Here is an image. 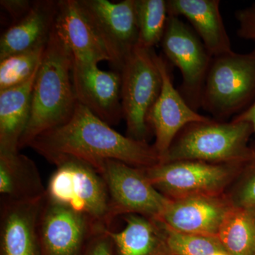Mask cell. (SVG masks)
I'll return each mask as SVG.
<instances>
[{"label": "cell", "instance_id": "obj_1", "mask_svg": "<svg viewBox=\"0 0 255 255\" xmlns=\"http://www.w3.org/2000/svg\"><path fill=\"white\" fill-rule=\"evenodd\" d=\"M28 147L49 162L56 157H73L98 171L110 159L142 169L161 162L153 145L122 135L79 103L67 123L43 132Z\"/></svg>", "mask_w": 255, "mask_h": 255}, {"label": "cell", "instance_id": "obj_2", "mask_svg": "<svg viewBox=\"0 0 255 255\" xmlns=\"http://www.w3.org/2000/svg\"><path fill=\"white\" fill-rule=\"evenodd\" d=\"M74 56L55 28L50 35L31 96L30 120L18 149L28 147L43 132L60 127L73 117L78 105L72 82Z\"/></svg>", "mask_w": 255, "mask_h": 255}, {"label": "cell", "instance_id": "obj_3", "mask_svg": "<svg viewBox=\"0 0 255 255\" xmlns=\"http://www.w3.org/2000/svg\"><path fill=\"white\" fill-rule=\"evenodd\" d=\"M253 126L244 122H206L185 126L174 139L162 162L197 160L213 164H244L251 157Z\"/></svg>", "mask_w": 255, "mask_h": 255}, {"label": "cell", "instance_id": "obj_4", "mask_svg": "<svg viewBox=\"0 0 255 255\" xmlns=\"http://www.w3.org/2000/svg\"><path fill=\"white\" fill-rule=\"evenodd\" d=\"M255 103V42L251 51L214 57L201 96V109L228 122Z\"/></svg>", "mask_w": 255, "mask_h": 255}, {"label": "cell", "instance_id": "obj_5", "mask_svg": "<svg viewBox=\"0 0 255 255\" xmlns=\"http://www.w3.org/2000/svg\"><path fill=\"white\" fill-rule=\"evenodd\" d=\"M50 163L56 168L48 179L46 197L86 216L98 226L112 229L110 196L100 172L73 157H56Z\"/></svg>", "mask_w": 255, "mask_h": 255}, {"label": "cell", "instance_id": "obj_6", "mask_svg": "<svg viewBox=\"0 0 255 255\" xmlns=\"http://www.w3.org/2000/svg\"><path fill=\"white\" fill-rule=\"evenodd\" d=\"M153 49L137 45L128 55L120 74L123 118L127 135L148 142L151 130L147 116L162 89V76Z\"/></svg>", "mask_w": 255, "mask_h": 255}, {"label": "cell", "instance_id": "obj_7", "mask_svg": "<svg viewBox=\"0 0 255 255\" xmlns=\"http://www.w3.org/2000/svg\"><path fill=\"white\" fill-rule=\"evenodd\" d=\"M244 164L181 160L162 162L145 171L157 190L172 200L189 196L226 194Z\"/></svg>", "mask_w": 255, "mask_h": 255}, {"label": "cell", "instance_id": "obj_8", "mask_svg": "<svg viewBox=\"0 0 255 255\" xmlns=\"http://www.w3.org/2000/svg\"><path fill=\"white\" fill-rule=\"evenodd\" d=\"M110 196V219L137 214L159 219L169 199L151 183L145 169L132 167L120 161L110 159L100 169Z\"/></svg>", "mask_w": 255, "mask_h": 255}, {"label": "cell", "instance_id": "obj_9", "mask_svg": "<svg viewBox=\"0 0 255 255\" xmlns=\"http://www.w3.org/2000/svg\"><path fill=\"white\" fill-rule=\"evenodd\" d=\"M160 43L167 60L182 74L178 91L198 112L213 57L195 32L178 16L169 15Z\"/></svg>", "mask_w": 255, "mask_h": 255}, {"label": "cell", "instance_id": "obj_10", "mask_svg": "<svg viewBox=\"0 0 255 255\" xmlns=\"http://www.w3.org/2000/svg\"><path fill=\"white\" fill-rule=\"evenodd\" d=\"M78 4L110 56V63L120 72L138 43L135 0H78Z\"/></svg>", "mask_w": 255, "mask_h": 255}, {"label": "cell", "instance_id": "obj_11", "mask_svg": "<svg viewBox=\"0 0 255 255\" xmlns=\"http://www.w3.org/2000/svg\"><path fill=\"white\" fill-rule=\"evenodd\" d=\"M100 228H106L45 196L38 219L40 255H84Z\"/></svg>", "mask_w": 255, "mask_h": 255}, {"label": "cell", "instance_id": "obj_12", "mask_svg": "<svg viewBox=\"0 0 255 255\" xmlns=\"http://www.w3.org/2000/svg\"><path fill=\"white\" fill-rule=\"evenodd\" d=\"M155 58L162 85L158 98L147 116V124L155 135L153 146L162 160L183 128L192 122H206L211 118L193 110L174 87L167 59L156 53Z\"/></svg>", "mask_w": 255, "mask_h": 255}, {"label": "cell", "instance_id": "obj_13", "mask_svg": "<svg viewBox=\"0 0 255 255\" xmlns=\"http://www.w3.org/2000/svg\"><path fill=\"white\" fill-rule=\"evenodd\" d=\"M71 75L78 103L111 127L119 124L124 119L120 72L105 71L98 64L74 59Z\"/></svg>", "mask_w": 255, "mask_h": 255}, {"label": "cell", "instance_id": "obj_14", "mask_svg": "<svg viewBox=\"0 0 255 255\" xmlns=\"http://www.w3.org/2000/svg\"><path fill=\"white\" fill-rule=\"evenodd\" d=\"M233 208L226 194L189 196L169 199L159 219L174 231L218 237Z\"/></svg>", "mask_w": 255, "mask_h": 255}, {"label": "cell", "instance_id": "obj_15", "mask_svg": "<svg viewBox=\"0 0 255 255\" xmlns=\"http://www.w3.org/2000/svg\"><path fill=\"white\" fill-rule=\"evenodd\" d=\"M43 199L14 201L1 198L0 255H40L38 219Z\"/></svg>", "mask_w": 255, "mask_h": 255}, {"label": "cell", "instance_id": "obj_16", "mask_svg": "<svg viewBox=\"0 0 255 255\" xmlns=\"http://www.w3.org/2000/svg\"><path fill=\"white\" fill-rule=\"evenodd\" d=\"M58 1H33L28 14L12 23L1 35L0 60L16 53L46 47L55 27Z\"/></svg>", "mask_w": 255, "mask_h": 255}, {"label": "cell", "instance_id": "obj_17", "mask_svg": "<svg viewBox=\"0 0 255 255\" xmlns=\"http://www.w3.org/2000/svg\"><path fill=\"white\" fill-rule=\"evenodd\" d=\"M167 5L168 15L187 18L213 58L233 51L221 15V1L167 0Z\"/></svg>", "mask_w": 255, "mask_h": 255}, {"label": "cell", "instance_id": "obj_18", "mask_svg": "<svg viewBox=\"0 0 255 255\" xmlns=\"http://www.w3.org/2000/svg\"><path fill=\"white\" fill-rule=\"evenodd\" d=\"M55 31L73 53L74 59L99 64L110 63V56L78 0H60Z\"/></svg>", "mask_w": 255, "mask_h": 255}, {"label": "cell", "instance_id": "obj_19", "mask_svg": "<svg viewBox=\"0 0 255 255\" xmlns=\"http://www.w3.org/2000/svg\"><path fill=\"white\" fill-rule=\"evenodd\" d=\"M123 218V229L108 231L113 255H171L160 220L137 214Z\"/></svg>", "mask_w": 255, "mask_h": 255}, {"label": "cell", "instance_id": "obj_20", "mask_svg": "<svg viewBox=\"0 0 255 255\" xmlns=\"http://www.w3.org/2000/svg\"><path fill=\"white\" fill-rule=\"evenodd\" d=\"M38 69L27 81L0 91V152H19L20 140L30 120Z\"/></svg>", "mask_w": 255, "mask_h": 255}, {"label": "cell", "instance_id": "obj_21", "mask_svg": "<svg viewBox=\"0 0 255 255\" xmlns=\"http://www.w3.org/2000/svg\"><path fill=\"white\" fill-rule=\"evenodd\" d=\"M36 163L27 156L16 152H0L1 198L14 201L39 200L46 196Z\"/></svg>", "mask_w": 255, "mask_h": 255}, {"label": "cell", "instance_id": "obj_22", "mask_svg": "<svg viewBox=\"0 0 255 255\" xmlns=\"http://www.w3.org/2000/svg\"><path fill=\"white\" fill-rule=\"evenodd\" d=\"M217 238L228 254L255 255V209L233 207Z\"/></svg>", "mask_w": 255, "mask_h": 255}, {"label": "cell", "instance_id": "obj_23", "mask_svg": "<svg viewBox=\"0 0 255 255\" xmlns=\"http://www.w3.org/2000/svg\"><path fill=\"white\" fill-rule=\"evenodd\" d=\"M138 43L147 49H153L162 41L168 18L165 0H135Z\"/></svg>", "mask_w": 255, "mask_h": 255}, {"label": "cell", "instance_id": "obj_24", "mask_svg": "<svg viewBox=\"0 0 255 255\" xmlns=\"http://www.w3.org/2000/svg\"><path fill=\"white\" fill-rule=\"evenodd\" d=\"M46 47L16 53L0 60V91L18 86L29 80L41 65Z\"/></svg>", "mask_w": 255, "mask_h": 255}, {"label": "cell", "instance_id": "obj_25", "mask_svg": "<svg viewBox=\"0 0 255 255\" xmlns=\"http://www.w3.org/2000/svg\"><path fill=\"white\" fill-rule=\"evenodd\" d=\"M160 221L171 255H214L226 251L217 237L179 232Z\"/></svg>", "mask_w": 255, "mask_h": 255}, {"label": "cell", "instance_id": "obj_26", "mask_svg": "<svg viewBox=\"0 0 255 255\" xmlns=\"http://www.w3.org/2000/svg\"><path fill=\"white\" fill-rule=\"evenodd\" d=\"M251 147V158L226 193L233 207L255 209V140Z\"/></svg>", "mask_w": 255, "mask_h": 255}, {"label": "cell", "instance_id": "obj_27", "mask_svg": "<svg viewBox=\"0 0 255 255\" xmlns=\"http://www.w3.org/2000/svg\"><path fill=\"white\" fill-rule=\"evenodd\" d=\"M235 17L238 23V36L255 42V3L236 11Z\"/></svg>", "mask_w": 255, "mask_h": 255}, {"label": "cell", "instance_id": "obj_28", "mask_svg": "<svg viewBox=\"0 0 255 255\" xmlns=\"http://www.w3.org/2000/svg\"><path fill=\"white\" fill-rule=\"evenodd\" d=\"M109 230L100 228L93 235L84 255H113Z\"/></svg>", "mask_w": 255, "mask_h": 255}, {"label": "cell", "instance_id": "obj_29", "mask_svg": "<svg viewBox=\"0 0 255 255\" xmlns=\"http://www.w3.org/2000/svg\"><path fill=\"white\" fill-rule=\"evenodd\" d=\"M33 1L29 0H1L0 4L9 14L12 23L19 21L28 14L33 6Z\"/></svg>", "mask_w": 255, "mask_h": 255}, {"label": "cell", "instance_id": "obj_30", "mask_svg": "<svg viewBox=\"0 0 255 255\" xmlns=\"http://www.w3.org/2000/svg\"><path fill=\"white\" fill-rule=\"evenodd\" d=\"M233 122H248L253 126L255 134V103L252 106L251 108L248 109L246 112H243L239 115L236 116L234 118L231 119Z\"/></svg>", "mask_w": 255, "mask_h": 255}, {"label": "cell", "instance_id": "obj_31", "mask_svg": "<svg viewBox=\"0 0 255 255\" xmlns=\"http://www.w3.org/2000/svg\"><path fill=\"white\" fill-rule=\"evenodd\" d=\"M214 255H231L228 254V253L226 251H222V252H219V253H216V254H215Z\"/></svg>", "mask_w": 255, "mask_h": 255}]
</instances>
